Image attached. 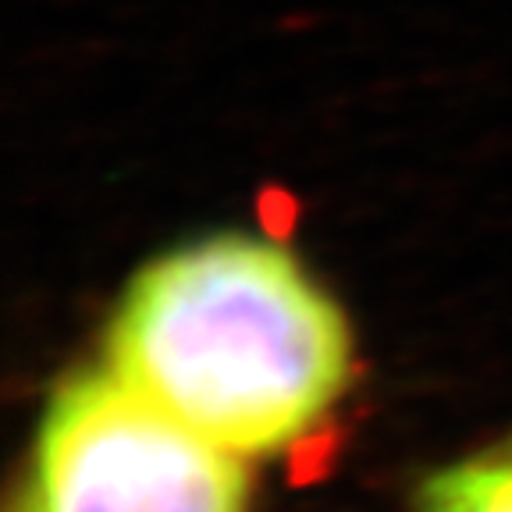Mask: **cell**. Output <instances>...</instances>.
Listing matches in <instances>:
<instances>
[{"label":"cell","instance_id":"6da1fadb","mask_svg":"<svg viewBox=\"0 0 512 512\" xmlns=\"http://www.w3.org/2000/svg\"><path fill=\"white\" fill-rule=\"evenodd\" d=\"M107 367L242 459L317 431L352 377V331L285 246L221 232L143 264L114 303Z\"/></svg>","mask_w":512,"mask_h":512},{"label":"cell","instance_id":"7a4b0ae2","mask_svg":"<svg viewBox=\"0 0 512 512\" xmlns=\"http://www.w3.org/2000/svg\"><path fill=\"white\" fill-rule=\"evenodd\" d=\"M249 495L246 459L100 367L54 388L11 512H249Z\"/></svg>","mask_w":512,"mask_h":512},{"label":"cell","instance_id":"3957f363","mask_svg":"<svg viewBox=\"0 0 512 512\" xmlns=\"http://www.w3.org/2000/svg\"><path fill=\"white\" fill-rule=\"evenodd\" d=\"M416 512H512V459L477 456L441 466L416 491Z\"/></svg>","mask_w":512,"mask_h":512}]
</instances>
